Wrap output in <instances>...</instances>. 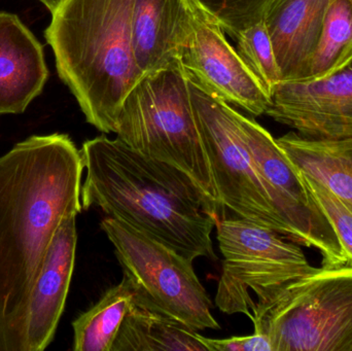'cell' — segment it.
Instances as JSON below:
<instances>
[{
	"instance_id": "cell-2",
	"label": "cell",
	"mask_w": 352,
	"mask_h": 351,
	"mask_svg": "<svg viewBox=\"0 0 352 351\" xmlns=\"http://www.w3.org/2000/svg\"><path fill=\"white\" fill-rule=\"evenodd\" d=\"M80 154L82 210L100 208L190 261L215 259L211 233L217 220L198 193L119 138L87 140Z\"/></svg>"
},
{
	"instance_id": "cell-14",
	"label": "cell",
	"mask_w": 352,
	"mask_h": 351,
	"mask_svg": "<svg viewBox=\"0 0 352 351\" xmlns=\"http://www.w3.org/2000/svg\"><path fill=\"white\" fill-rule=\"evenodd\" d=\"M196 10L190 0H134L132 43L142 73L180 63Z\"/></svg>"
},
{
	"instance_id": "cell-6",
	"label": "cell",
	"mask_w": 352,
	"mask_h": 351,
	"mask_svg": "<svg viewBox=\"0 0 352 351\" xmlns=\"http://www.w3.org/2000/svg\"><path fill=\"white\" fill-rule=\"evenodd\" d=\"M252 324L273 351H352V266L291 282Z\"/></svg>"
},
{
	"instance_id": "cell-16",
	"label": "cell",
	"mask_w": 352,
	"mask_h": 351,
	"mask_svg": "<svg viewBox=\"0 0 352 351\" xmlns=\"http://www.w3.org/2000/svg\"><path fill=\"white\" fill-rule=\"evenodd\" d=\"M160 350L207 351V348L198 332L134 298L111 351Z\"/></svg>"
},
{
	"instance_id": "cell-9",
	"label": "cell",
	"mask_w": 352,
	"mask_h": 351,
	"mask_svg": "<svg viewBox=\"0 0 352 351\" xmlns=\"http://www.w3.org/2000/svg\"><path fill=\"white\" fill-rule=\"evenodd\" d=\"M239 122L269 199L295 233L298 245L318 249L322 267L346 265V256L332 225L276 139L260 124L241 113Z\"/></svg>"
},
{
	"instance_id": "cell-25",
	"label": "cell",
	"mask_w": 352,
	"mask_h": 351,
	"mask_svg": "<svg viewBox=\"0 0 352 351\" xmlns=\"http://www.w3.org/2000/svg\"><path fill=\"white\" fill-rule=\"evenodd\" d=\"M53 14L64 0H38Z\"/></svg>"
},
{
	"instance_id": "cell-4",
	"label": "cell",
	"mask_w": 352,
	"mask_h": 351,
	"mask_svg": "<svg viewBox=\"0 0 352 351\" xmlns=\"http://www.w3.org/2000/svg\"><path fill=\"white\" fill-rule=\"evenodd\" d=\"M115 133L198 193L215 218H221L225 208L215 191L182 64L142 76L122 104Z\"/></svg>"
},
{
	"instance_id": "cell-5",
	"label": "cell",
	"mask_w": 352,
	"mask_h": 351,
	"mask_svg": "<svg viewBox=\"0 0 352 351\" xmlns=\"http://www.w3.org/2000/svg\"><path fill=\"white\" fill-rule=\"evenodd\" d=\"M223 257L215 305L226 315L254 321L295 280L316 271L297 243L241 218H219L215 225Z\"/></svg>"
},
{
	"instance_id": "cell-17",
	"label": "cell",
	"mask_w": 352,
	"mask_h": 351,
	"mask_svg": "<svg viewBox=\"0 0 352 351\" xmlns=\"http://www.w3.org/2000/svg\"><path fill=\"white\" fill-rule=\"evenodd\" d=\"M135 290L127 276L72 323L74 351H111Z\"/></svg>"
},
{
	"instance_id": "cell-24",
	"label": "cell",
	"mask_w": 352,
	"mask_h": 351,
	"mask_svg": "<svg viewBox=\"0 0 352 351\" xmlns=\"http://www.w3.org/2000/svg\"><path fill=\"white\" fill-rule=\"evenodd\" d=\"M327 150L336 155L343 162L349 165L352 170V138L340 140H318Z\"/></svg>"
},
{
	"instance_id": "cell-20",
	"label": "cell",
	"mask_w": 352,
	"mask_h": 351,
	"mask_svg": "<svg viewBox=\"0 0 352 351\" xmlns=\"http://www.w3.org/2000/svg\"><path fill=\"white\" fill-rule=\"evenodd\" d=\"M236 41L238 55L271 97L273 89L281 82V76L264 21L244 29Z\"/></svg>"
},
{
	"instance_id": "cell-21",
	"label": "cell",
	"mask_w": 352,
	"mask_h": 351,
	"mask_svg": "<svg viewBox=\"0 0 352 351\" xmlns=\"http://www.w3.org/2000/svg\"><path fill=\"white\" fill-rule=\"evenodd\" d=\"M227 34L237 38L241 31L264 19L272 0H190Z\"/></svg>"
},
{
	"instance_id": "cell-3",
	"label": "cell",
	"mask_w": 352,
	"mask_h": 351,
	"mask_svg": "<svg viewBox=\"0 0 352 351\" xmlns=\"http://www.w3.org/2000/svg\"><path fill=\"white\" fill-rule=\"evenodd\" d=\"M133 3L64 0L45 31L60 78L102 133H115L122 104L144 76L132 43Z\"/></svg>"
},
{
	"instance_id": "cell-1",
	"label": "cell",
	"mask_w": 352,
	"mask_h": 351,
	"mask_svg": "<svg viewBox=\"0 0 352 351\" xmlns=\"http://www.w3.org/2000/svg\"><path fill=\"white\" fill-rule=\"evenodd\" d=\"M84 171L66 134L30 136L0 156V351H21L23 317L47 249L82 210Z\"/></svg>"
},
{
	"instance_id": "cell-12",
	"label": "cell",
	"mask_w": 352,
	"mask_h": 351,
	"mask_svg": "<svg viewBox=\"0 0 352 351\" xmlns=\"http://www.w3.org/2000/svg\"><path fill=\"white\" fill-rule=\"evenodd\" d=\"M76 216L58 229L31 291L21 330V351L45 350L55 337L65 308L76 264Z\"/></svg>"
},
{
	"instance_id": "cell-18",
	"label": "cell",
	"mask_w": 352,
	"mask_h": 351,
	"mask_svg": "<svg viewBox=\"0 0 352 351\" xmlns=\"http://www.w3.org/2000/svg\"><path fill=\"white\" fill-rule=\"evenodd\" d=\"M276 141L298 171L324 185L352 212V170L346 163L318 140L302 137L296 132Z\"/></svg>"
},
{
	"instance_id": "cell-8",
	"label": "cell",
	"mask_w": 352,
	"mask_h": 351,
	"mask_svg": "<svg viewBox=\"0 0 352 351\" xmlns=\"http://www.w3.org/2000/svg\"><path fill=\"white\" fill-rule=\"evenodd\" d=\"M188 80L199 133L223 207L298 245L295 233L277 214L261 181L240 125V113Z\"/></svg>"
},
{
	"instance_id": "cell-19",
	"label": "cell",
	"mask_w": 352,
	"mask_h": 351,
	"mask_svg": "<svg viewBox=\"0 0 352 351\" xmlns=\"http://www.w3.org/2000/svg\"><path fill=\"white\" fill-rule=\"evenodd\" d=\"M352 59V0H329L310 78H322Z\"/></svg>"
},
{
	"instance_id": "cell-22",
	"label": "cell",
	"mask_w": 352,
	"mask_h": 351,
	"mask_svg": "<svg viewBox=\"0 0 352 351\" xmlns=\"http://www.w3.org/2000/svg\"><path fill=\"white\" fill-rule=\"evenodd\" d=\"M300 172V171H299ZM308 191L332 225L346 256V265L352 266V212L324 185L300 172Z\"/></svg>"
},
{
	"instance_id": "cell-13",
	"label": "cell",
	"mask_w": 352,
	"mask_h": 351,
	"mask_svg": "<svg viewBox=\"0 0 352 351\" xmlns=\"http://www.w3.org/2000/svg\"><path fill=\"white\" fill-rule=\"evenodd\" d=\"M329 0H272L264 21L281 82L309 80Z\"/></svg>"
},
{
	"instance_id": "cell-23",
	"label": "cell",
	"mask_w": 352,
	"mask_h": 351,
	"mask_svg": "<svg viewBox=\"0 0 352 351\" xmlns=\"http://www.w3.org/2000/svg\"><path fill=\"white\" fill-rule=\"evenodd\" d=\"M207 351H273L266 336L254 332L246 337H232L228 339H210L200 335Z\"/></svg>"
},
{
	"instance_id": "cell-15",
	"label": "cell",
	"mask_w": 352,
	"mask_h": 351,
	"mask_svg": "<svg viewBox=\"0 0 352 351\" xmlns=\"http://www.w3.org/2000/svg\"><path fill=\"white\" fill-rule=\"evenodd\" d=\"M47 78L43 45L18 16L0 12V115L24 113Z\"/></svg>"
},
{
	"instance_id": "cell-7",
	"label": "cell",
	"mask_w": 352,
	"mask_h": 351,
	"mask_svg": "<svg viewBox=\"0 0 352 351\" xmlns=\"http://www.w3.org/2000/svg\"><path fill=\"white\" fill-rule=\"evenodd\" d=\"M101 229L135 290L136 301L194 331L219 330L192 261L132 227L107 218Z\"/></svg>"
},
{
	"instance_id": "cell-11",
	"label": "cell",
	"mask_w": 352,
	"mask_h": 351,
	"mask_svg": "<svg viewBox=\"0 0 352 351\" xmlns=\"http://www.w3.org/2000/svg\"><path fill=\"white\" fill-rule=\"evenodd\" d=\"M179 62L188 78L217 98L252 115L266 113L270 95L228 43L225 31L198 8Z\"/></svg>"
},
{
	"instance_id": "cell-10",
	"label": "cell",
	"mask_w": 352,
	"mask_h": 351,
	"mask_svg": "<svg viewBox=\"0 0 352 351\" xmlns=\"http://www.w3.org/2000/svg\"><path fill=\"white\" fill-rule=\"evenodd\" d=\"M265 115L308 139L352 138V59L322 78L279 82Z\"/></svg>"
}]
</instances>
